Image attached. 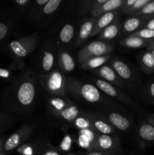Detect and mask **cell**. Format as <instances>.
Returning a JSON list of instances; mask_svg holds the SVG:
<instances>
[{"mask_svg":"<svg viewBox=\"0 0 154 155\" xmlns=\"http://www.w3.org/2000/svg\"><path fill=\"white\" fill-rule=\"evenodd\" d=\"M66 92L91 104L108 103V99L96 86L82 83L73 78H66Z\"/></svg>","mask_w":154,"mask_h":155,"instance_id":"cell-1","label":"cell"},{"mask_svg":"<svg viewBox=\"0 0 154 155\" xmlns=\"http://www.w3.org/2000/svg\"><path fill=\"white\" fill-rule=\"evenodd\" d=\"M14 89V104L20 108H29L36 98V89L34 80L30 77H24Z\"/></svg>","mask_w":154,"mask_h":155,"instance_id":"cell-2","label":"cell"},{"mask_svg":"<svg viewBox=\"0 0 154 155\" xmlns=\"http://www.w3.org/2000/svg\"><path fill=\"white\" fill-rule=\"evenodd\" d=\"M44 89L54 96L66 97V78L58 70L39 76Z\"/></svg>","mask_w":154,"mask_h":155,"instance_id":"cell-3","label":"cell"},{"mask_svg":"<svg viewBox=\"0 0 154 155\" xmlns=\"http://www.w3.org/2000/svg\"><path fill=\"white\" fill-rule=\"evenodd\" d=\"M37 36L35 34L20 37L9 43V50L17 61H23L30 55L36 47Z\"/></svg>","mask_w":154,"mask_h":155,"instance_id":"cell-4","label":"cell"},{"mask_svg":"<svg viewBox=\"0 0 154 155\" xmlns=\"http://www.w3.org/2000/svg\"><path fill=\"white\" fill-rule=\"evenodd\" d=\"M113 46L104 41H94L85 45L80 49L78 54V60L83 64L88 59L98 56L110 54L113 51Z\"/></svg>","mask_w":154,"mask_h":155,"instance_id":"cell-5","label":"cell"},{"mask_svg":"<svg viewBox=\"0 0 154 155\" xmlns=\"http://www.w3.org/2000/svg\"><path fill=\"white\" fill-rule=\"evenodd\" d=\"M120 142L115 135L98 133L93 145L92 151H119Z\"/></svg>","mask_w":154,"mask_h":155,"instance_id":"cell-6","label":"cell"},{"mask_svg":"<svg viewBox=\"0 0 154 155\" xmlns=\"http://www.w3.org/2000/svg\"><path fill=\"white\" fill-rule=\"evenodd\" d=\"M94 81H95V86L105 95L112 97V98H115L118 101H122L123 103H125L127 104H130V105L134 104L132 100H131L128 97H127V95H125L123 92L118 90L111 83H108L105 80H101V79H95Z\"/></svg>","mask_w":154,"mask_h":155,"instance_id":"cell-7","label":"cell"},{"mask_svg":"<svg viewBox=\"0 0 154 155\" xmlns=\"http://www.w3.org/2000/svg\"><path fill=\"white\" fill-rule=\"evenodd\" d=\"M33 131V128L30 126H25L11 135L3 144L5 151H11L18 148L27 138L30 136Z\"/></svg>","mask_w":154,"mask_h":155,"instance_id":"cell-8","label":"cell"},{"mask_svg":"<svg viewBox=\"0 0 154 155\" xmlns=\"http://www.w3.org/2000/svg\"><path fill=\"white\" fill-rule=\"evenodd\" d=\"M88 117L91 121L94 129L101 134L115 135L116 130L104 117L93 114H86Z\"/></svg>","mask_w":154,"mask_h":155,"instance_id":"cell-9","label":"cell"},{"mask_svg":"<svg viewBox=\"0 0 154 155\" xmlns=\"http://www.w3.org/2000/svg\"><path fill=\"white\" fill-rule=\"evenodd\" d=\"M104 117L114 127L120 131H126L131 127V122L128 119L115 112H108L104 114Z\"/></svg>","mask_w":154,"mask_h":155,"instance_id":"cell-10","label":"cell"},{"mask_svg":"<svg viewBox=\"0 0 154 155\" xmlns=\"http://www.w3.org/2000/svg\"><path fill=\"white\" fill-rule=\"evenodd\" d=\"M95 73L98 77H101V80H105L113 85L122 86V80L119 79V77L116 74L112 67L104 64L101 68L96 69Z\"/></svg>","mask_w":154,"mask_h":155,"instance_id":"cell-11","label":"cell"},{"mask_svg":"<svg viewBox=\"0 0 154 155\" xmlns=\"http://www.w3.org/2000/svg\"><path fill=\"white\" fill-rule=\"evenodd\" d=\"M57 61L59 67L62 71L66 73H70L74 71L75 68V63L73 58L69 53L64 50H60L57 53Z\"/></svg>","mask_w":154,"mask_h":155,"instance_id":"cell-12","label":"cell"},{"mask_svg":"<svg viewBox=\"0 0 154 155\" xmlns=\"http://www.w3.org/2000/svg\"><path fill=\"white\" fill-rule=\"evenodd\" d=\"M111 67L121 79L131 80L133 78V72L127 64L119 59H114L110 62Z\"/></svg>","mask_w":154,"mask_h":155,"instance_id":"cell-13","label":"cell"},{"mask_svg":"<svg viewBox=\"0 0 154 155\" xmlns=\"http://www.w3.org/2000/svg\"><path fill=\"white\" fill-rule=\"evenodd\" d=\"M137 136L144 143H154V126L149 122L141 123L137 129Z\"/></svg>","mask_w":154,"mask_h":155,"instance_id":"cell-14","label":"cell"},{"mask_svg":"<svg viewBox=\"0 0 154 155\" xmlns=\"http://www.w3.org/2000/svg\"><path fill=\"white\" fill-rule=\"evenodd\" d=\"M72 104V101H69L66 97L55 96L50 98L48 101V105L53 114L63 110Z\"/></svg>","mask_w":154,"mask_h":155,"instance_id":"cell-15","label":"cell"},{"mask_svg":"<svg viewBox=\"0 0 154 155\" xmlns=\"http://www.w3.org/2000/svg\"><path fill=\"white\" fill-rule=\"evenodd\" d=\"M115 18V14L113 12H107L104 13L101 18H99L96 24H95L93 31H92L91 36H95L99 34L104 28L108 27L110 24H112Z\"/></svg>","mask_w":154,"mask_h":155,"instance_id":"cell-16","label":"cell"},{"mask_svg":"<svg viewBox=\"0 0 154 155\" xmlns=\"http://www.w3.org/2000/svg\"><path fill=\"white\" fill-rule=\"evenodd\" d=\"M94 27H95V22L91 20L85 21V22L82 24L78 33V37H77L76 42H75V46L81 45L82 44H83L87 40L88 38L90 37L92 31H93Z\"/></svg>","mask_w":154,"mask_h":155,"instance_id":"cell-17","label":"cell"},{"mask_svg":"<svg viewBox=\"0 0 154 155\" xmlns=\"http://www.w3.org/2000/svg\"><path fill=\"white\" fill-rule=\"evenodd\" d=\"M112 58L111 54H107V55L98 56V57H94L88 59L81 64V68L86 71H91V70H96L98 68H101V66L105 64L107 61Z\"/></svg>","mask_w":154,"mask_h":155,"instance_id":"cell-18","label":"cell"},{"mask_svg":"<svg viewBox=\"0 0 154 155\" xmlns=\"http://www.w3.org/2000/svg\"><path fill=\"white\" fill-rule=\"evenodd\" d=\"M54 115L59 117L60 119L67 121V122H73L80 115V110L77 106H75L73 103H72L66 108L63 109L61 111L54 114Z\"/></svg>","mask_w":154,"mask_h":155,"instance_id":"cell-19","label":"cell"},{"mask_svg":"<svg viewBox=\"0 0 154 155\" xmlns=\"http://www.w3.org/2000/svg\"><path fill=\"white\" fill-rule=\"evenodd\" d=\"M140 68L146 74H152L154 73V57L150 51H144L140 57Z\"/></svg>","mask_w":154,"mask_h":155,"instance_id":"cell-20","label":"cell"},{"mask_svg":"<svg viewBox=\"0 0 154 155\" xmlns=\"http://www.w3.org/2000/svg\"><path fill=\"white\" fill-rule=\"evenodd\" d=\"M149 42H150L149 40H146V39H141L137 36L129 35L120 41V45L125 48H140L147 46Z\"/></svg>","mask_w":154,"mask_h":155,"instance_id":"cell-21","label":"cell"},{"mask_svg":"<svg viewBox=\"0 0 154 155\" xmlns=\"http://www.w3.org/2000/svg\"><path fill=\"white\" fill-rule=\"evenodd\" d=\"M54 54L51 50L46 49L44 51L41 61V67L45 74H48L52 71L54 65Z\"/></svg>","mask_w":154,"mask_h":155,"instance_id":"cell-22","label":"cell"},{"mask_svg":"<svg viewBox=\"0 0 154 155\" xmlns=\"http://www.w3.org/2000/svg\"><path fill=\"white\" fill-rule=\"evenodd\" d=\"M120 27L117 24H111L99 33V38L103 40H112L119 36Z\"/></svg>","mask_w":154,"mask_h":155,"instance_id":"cell-23","label":"cell"},{"mask_svg":"<svg viewBox=\"0 0 154 155\" xmlns=\"http://www.w3.org/2000/svg\"><path fill=\"white\" fill-rule=\"evenodd\" d=\"M122 4V0H109L107 2L102 5L100 8H96L93 11V15L97 16V15H101V13L104 12H110L111 11L115 10L120 7Z\"/></svg>","mask_w":154,"mask_h":155,"instance_id":"cell-24","label":"cell"},{"mask_svg":"<svg viewBox=\"0 0 154 155\" xmlns=\"http://www.w3.org/2000/svg\"><path fill=\"white\" fill-rule=\"evenodd\" d=\"M143 24L142 20L138 18H131L127 19L124 22L123 24V32L124 33H131L132 32H135L137 29L140 28V26Z\"/></svg>","mask_w":154,"mask_h":155,"instance_id":"cell-25","label":"cell"},{"mask_svg":"<svg viewBox=\"0 0 154 155\" xmlns=\"http://www.w3.org/2000/svg\"><path fill=\"white\" fill-rule=\"evenodd\" d=\"M73 125L75 128L79 130H95L90 120L86 114H80L75 120L73 121Z\"/></svg>","mask_w":154,"mask_h":155,"instance_id":"cell-26","label":"cell"},{"mask_svg":"<svg viewBox=\"0 0 154 155\" xmlns=\"http://www.w3.org/2000/svg\"><path fill=\"white\" fill-rule=\"evenodd\" d=\"M74 36V27L72 24H65L59 33L60 40L63 43H69Z\"/></svg>","mask_w":154,"mask_h":155,"instance_id":"cell-27","label":"cell"},{"mask_svg":"<svg viewBox=\"0 0 154 155\" xmlns=\"http://www.w3.org/2000/svg\"><path fill=\"white\" fill-rule=\"evenodd\" d=\"M130 35L150 41L154 39V30L147 28H142Z\"/></svg>","mask_w":154,"mask_h":155,"instance_id":"cell-28","label":"cell"},{"mask_svg":"<svg viewBox=\"0 0 154 155\" xmlns=\"http://www.w3.org/2000/svg\"><path fill=\"white\" fill-rule=\"evenodd\" d=\"M60 2L61 0H49V2H47L44 7V13L45 15H51L54 13L60 5Z\"/></svg>","mask_w":154,"mask_h":155,"instance_id":"cell-29","label":"cell"},{"mask_svg":"<svg viewBox=\"0 0 154 155\" xmlns=\"http://www.w3.org/2000/svg\"><path fill=\"white\" fill-rule=\"evenodd\" d=\"M71 145H72V137H71L69 135H66L63 138V141L61 142L60 145V148L59 149L60 151H68L69 150V148H71Z\"/></svg>","mask_w":154,"mask_h":155,"instance_id":"cell-30","label":"cell"},{"mask_svg":"<svg viewBox=\"0 0 154 155\" xmlns=\"http://www.w3.org/2000/svg\"><path fill=\"white\" fill-rule=\"evenodd\" d=\"M140 14L143 15H154V1L146 4L143 8L140 9Z\"/></svg>","mask_w":154,"mask_h":155,"instance_id":"cell-31","label":"cell"},{"mask_svg":"<svg viewBox=\"0 0 154 155\" xmlns=\"http://www.w3.org/2000/svg\"><path fill=\"white\" fill-rule=\"evenodd\" d=\"M39 155H62V154L60 152V150L58 148L50 147L39 152Z\"/></svg>","mask_w":154,"mask_h":155,"instance_id":"cell-32","label":"cell"},{"mask_svg":"<svg viewBox=\"0 0 154 155\" xmlns=\"http://www.w3.org/2000/svg\"><path fill=\"white\" fill-rule=\"evenodd\" d=\"M119 151H91L86 153L85 155H118Z\"/></svg>","mask_w":154,"mask_h":155,"instance_id":"cell-33","label":"cell"},{"mask_svg":"<svg viewBox=\"0 0 154 155\" xmlns=\"http://www.w3.org/2000/svg\"><path fill=\"white\" fill-rule=\"evenodd\" d=\"M149 1H150V0H137V1L133 5V6L131 8H132V9H134V10H139V9L143 8L146 4H148V3L149 2Z\"/></svg>","mask_w":154,"mask_h":155,"instance_id":"cell-34","label":"cell"},{"mask_svg":"<svg viewBox=\"0 0 154 155\" xmlns=\"http://www.w3.org/2000/svg\"><path fill=\"white\" fill-rule=\"evenodd\" d=\"M8 33V28L7 25L0 22V41L7 36Z\"/></svg>","mask_w":154,"mask_h":155,"instance_id":"cell-35","label":"cell"},{"mask_svg":"<svg viewBox=\"0 0 154 155\" xmlns=\"http://www.w3.org/2000/svg\"><path fill=\"white\" fill-rule=\"evenodd\" d=\"M147 92L149 97L154 99V82H152L149 84L147 88Z\"/></svg>","mask_w":154,"mask_h":155,"instance_id":"cell-36","label":"cell"},{"mask_svg":"<svg viewBox=\"0 0 154 155\" xmlns=\"http://www.w3.org/2000/svg\"><path fill=\"white\" fill-rule=\"evenodd\" d=\"M144 28H147L149 29V30H154V18H151L149 21H147V22L146 23Z\"/></svg>","mask_w":154,"mask_h":155,"instance_id":"cell-37","label":"cell"},{"mask_svg":"<svg viewBox=\"0 0 154 155\" xmlns=\"http://www.w3.org/2000/svg\"><path fill=\"white\" fill-rule=\"evenodd\" d=\"M0 77L7 78L9 77V72L5 70H0Z\"/></svg>","mask_w":154,"mask_h":155,"instance_id":"cell-38","label":"cell"},{"mask_svg":"<svg viewBox=\"0 0 154 155\" xmlns=\"http://www.w3.org/2000/svg\"><path fill=\"white\" fill-rule=\"evenodd\" d=\"M147 121L149 124H151L152 125L154 126V114L149 115V116L147 117Z\"/></svg>","mask_w":154,"mask_h":155,"instance_id":"cell-39","label":"cell"},{"mask_svg":"<svg viewBox=\"0 0 154 155\" xmlns=\"http://www.w3.org/2000/svg\"><path fill=\"white\" fill-rule=\"evenodd\" d=\"M146 48H147V50L153 49L154 48V39H152V40H150L149 43L148 44V45L146 46Z\"/></svg>","mask_w":154,"mask_h":155,"instance_id":"cell-40","label":"cell"},{"mask_svg":"<svg viewBox=\"0 0 154 155\" xmlns=\"http://www.w3.org/2000/svg\"><path fill=\"white\" fill-rule=\"evenodd\" d=\"M15 1L20 5H26L28 2L29 0H15Z\"/></svg>","mask_w":154,"mask_h":155,"instance_id":"cell-41","label":"cell"},{"mask_svg":"<svg viewBox=\"0 0 154 155\" xmlns=\"http://www.w3.org/2000/svg\"><path fill=\"white\" fill-rule=\"evenodd\" d=\"M36 2L39 5H45L47 2H48L49 0H36Z\"/></svg>","mask_w":154,"mask_h":155,"instance_id":"cell-42","label":"cell"},{"mask_svg":"<svg viewBox=\"0 0 154 155\" xmlns=\"http://www.w3.org/2000/svg\"><path fill=\"white\" fill-rule=\"evenodd\" d=\"M137 1V0H127V5L131 6V7H132L133 5H134Z\"/></svg>","mask_w":154,"mask_h":155,"instance_id":"cell-43","label":"cell"},{"mask_svg":"<svg viewBox=\"0 0 154 155\" xmlns=\"http://www.w3.org/2000/svg\"><path fill=\"white\" fill-rule=\"evenodd\" d=\"M107 1H109V0H97V2L99 3V4H104L105 2H107Z\"/></svg>","mask_w":154,"mask_h":155,"instance_id":"cell-44","label":"cell"},{"mask_svg":"<svg viewBox=\"0 0 154 155\" xmlns=\"http://www.w3.org/2000/svg\"><path fill=\"white\" fill-rule=\"evenodd\" d=\"M2 145H3V140H2V139H1V138H0V151L2 150Z\"/></svg>","mask_w":154,"mask_h":155,"instance_id":"cell-45","label":"cell"},{"mask_svg":"<svg viewBox=\"0 0 154 155\" xmlns=\"http://www.w3.org/2000/svg\"><path fill=\"white\" fill-rule=\"evenodd\" d=\"M2 119H3V114H2L0 113V122L2 121Z\"/></svg>","mask_w":154,"mask_h":155,"instance_id":"cell-46","label":"cell"},{"mask_svg":"<svg viewBox=\"0 0 154 155\" xmlns=\"http://www.w3.org/2000/svg\"><path fill=\"white\" fill-rule=\"evenodd\" d=\"M66 155H80V154H77V153H71V154H67Z\"/></svg>","mask_w":154,"mask_h":155,"instance_id":"cell-47","label":"cell"},{"mask_svg":"<svg viewBox=\"0 0 154 155\" xmlns=\"http://www.w3.org/2000/svg\"><path fill=\"white\" fill-rule=\"evenodd\" d=\"M148 51H151V52H152V55H153V57H154V48H153V49H151V50H148Z\"/></svg>","mask_w":154,"mask_h":155,"instance_id":"cell-48","label":"cell"},{"mask_svg":"<svg viewBox=\"0 0 154 155\" xmlns=\"http://www.w3.org/2000/svg\"><path fill=\"white\" fill-rule=\"evenodd\" d=\"M0 155H4V153H0Z\"/></svg>","mask_w":154,"mask_h":155,"instance_id":"cell-49","label":"cell"}]
</instances>
